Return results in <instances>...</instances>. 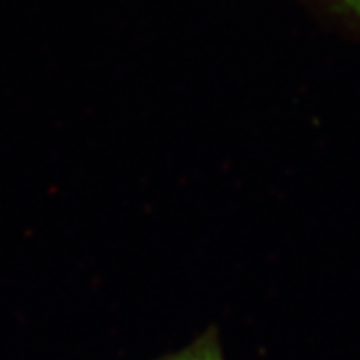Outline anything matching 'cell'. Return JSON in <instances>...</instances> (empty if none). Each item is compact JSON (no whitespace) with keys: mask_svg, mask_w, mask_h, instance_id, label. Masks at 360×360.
Returning a JSON list of instances; mask_svg holds the SVG:
<instances>
[{"mask_svg":"<svg viewBox=\"0 0 360 360\" xmlns=\"http://www.w3.org/2000/svg\"><path fill=\"white\" fill-rule=\"evenodd\" d=\"M165 360H224L221 359V352L216 342V337L209 335V337H201L198 342L192 346L185 347L183 352L176 353L172 356H167Z\"/></svg>","mask_w":360,"mask_h":360,"instance_id":"1","label":"cell"},{"mask_svg":"<svg viewBox=\"0 0 360 360\" xmlns=\"http://www.w3.org/2000/svg\"><path fill=\"white\" fill-rule=\"evenodd\" d=\"M342 2L352 9L353 13H356V17H360V0H342Z\"/></svg>","mask_w":360,"mask_h":360,"instance_id":"2","label":"cell"}]
</instances>
